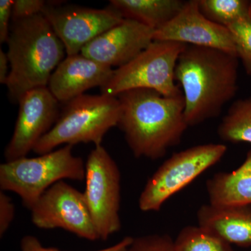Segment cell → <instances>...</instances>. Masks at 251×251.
Here are the masks:
<instances>
[{"label":"cell","instance_id":"obj_1","mask_svg":"<svg viewBox=\"0 0 251 251\" xmlns=\"http://www.w3.org/2000/svg\"><path fill=\"white\" fill-rule=\"evenodd\" d=\"M117 97L121 107L117 126L135 158L156 161L179 145L188 128L183 94L165 97L156 91L134 89Z\"/></svg>","mask_w":251,"mask_h":251},{"label":"cell","instance_id":"obj_2","mask_svg":"<svg viewBox=\"0 0 251 251\" xmlns=\"http://www.w3.org/2000/svg\"><path fill=\"white\" fill-rule=\"evenodd\" d=\"M239 66L237 54L201 46L185 48L176 63L175 80L184 96L188 127L219 117L234 99Z\"/></svg>","mask_w":251,"mask_h":251},{"label":"cell","instance_id":"obj_3","mask_svg":"<svg viewBox=\"0 0 251 251\" xmlns=\"http://www.w3.org/2000/svg\"><path fill=\"white\" fill-rule=\"evenodd\" d=\"M6 44L10 73L6 86L10 98L17 103L28 91L48 87L67 54L62 41L42 14L11 21Z\"/></svg>","mask_w":251,"mask_h":251},{"label":"cell","instance_id":"obj_4","mask_svg":"<svg viewBox=\"0 0 251 251\" xmlns=\"http://www.w3.org/2000/svg\"><path fill=\"white\" fill-rule=\"evenodd\" d=\"M64 104L55 125L33 150L37 154L50 152L62 145L99 146L120 121L121 107L116 97L84 94Z\"/></svg>","mask_w":251,"mask_h":251},{"label":"cell","instance_id":"obj_5","mask_svg":"<svg viewBox=\"0 0 251 251\" xmlns=\"http://www.w3.org/2000/svg\"><path fill=\"white\" fill-rule=\"evenodd\" d=\"M72 145H64L34 158L27 156L6 161L0 166L1 191L18 195L30 209L43 194L64 179H85V163L73 153Z\"/></svg>","mask_w":251,"mask_h":251},{"label":"cell","instance_id":"obj_6","mask_svg":"<svg viewBox=\"0 0 251 251\" xmlns=\"http://www.w3.org/2000/svg\"><path fill=\"white\" fill-rule=\"evenodd\" d=\"M187 45L153 41L133 60L114 70L111 78L100 88L101 94L117 97L126 91L148 89L165 97H177L182 91L175 83V69Z\"/></svg>","mask_w":251,"mask_h":251},{"label":"cell","instance_id":"obj_7","mask_svg":"<svg viewBox=\"0 0 251 251\" xmlns=\"http://www.w3.org/2000/svg\"><path fill=\"white\" fill-rule=\"evenodd\" d=\"M226 151L224 144L209 143L172 155L148 179L138 201L140 210H161L170 198L221 161Z\"/></svg>","mask_w":251,"mask_h":251},{"label":"cell","instance_id":"obj_8","mask_svg":"<svg viewBox=\"0 0 251 251\" xmlns=\"http://www.w3.org/2000/svg\"><path fill=\"white\" fill-rule=\"evenodd\" d=\"M83 194L99 239L107 240L122 228L121 173L102 145L87 156Z\"/></svg>","mask_w":251,"mask_h":251},{"label":"cell","instance_id":"obj_9","mask_svg":"<svg viewBox=\"0 0 251 251\" xmlns=\"http://www.w3.org/2000/svg\"><path fill=\"white\" fill-rule=\"evenodd\" d=\"M29 210L38 228H60L87 240L99 239L83 193L64 181L51 186Z\"/></svg>","mask_w":251,"mask_h":251},{"label":"cell","instance_id":"obj_10","mask_svg":"<svg viewBox=\"0 0 251 251\" xmlns=\"http://www.w3.org/2000/svg\"><path fill=\"white\" fill-rule=\"evenodd\" d=\"M42 14L62 41L67 56L81 53L91 41L125 19L111 6L93 9L48 2Z\"/></svg>","mask_w":251,"mask_h":251},{"label":"cell","instance_id":"obj_11","mask_svg":"<svg viewBox=\"0 0 251 251\" xmlns=\"http://www.w3.org/2000/svg\"><path fill=\"white\" fill-rule=\"evenodd\" d=\"M17 121L5 149L6 161L27 156L58 120L59 102L49 87H38L23 94L20 100Z\"/></svg>","mask_w":251,"mask_h":251},{"label":"cell","instance_id":"obj_12","mask_svg":"<svg viewBox=\"0 0 251 251\" xmlns=\"http://www.w3.org/2000/svg\"><path fill=\"white\" fill-rule=\"evenodd\" d=\"M153 41H175L237 54L231 31L207 19L199 9L198 0L185 1L179 14L154 31Z\"/></svg>","mask_w":251,"mask_h":251},{"label":"cell","instance_id":"obj_13","mask_svg":"<svg viewBox=\"0 0 251 251\" xmlns=\"http://www.w3.org/2000/svg\"><path fill=\"white\" fill-rule=\"evenodd\" d=\"M154 29L131 19L97 36L81 53L108 67L120 68L133 60L153 41Z\"/></svg>","mask_w":251,"mask_h":251},{"label":"cell","instance_id":"obj_14","mask_svg":"<svg viewBox=\"0 0 251 251\" xmlns=\"http://www.w3.org/2000/svg\"><path fill=\"white\" fill-rule=\"evenodd\" d=\"M113 72L82 53L67 56L51 75L48 87L59 103H66L90 89L104 87Z\"/></svg>","mask_w":251,"mask_h":251},{"label":"cell","instance_id":"obj_15","mask_svg":"<svg viewBox=\"0 0 251 251\" xmlns=\"http://www.w3.org/2000/svg\"><path fill=\"white\" fill-rule=\"evenodd\" d=\"M198 226L231 245L251 246V205L204 204L197 212Z\"/></svg>","mask_w":251,"mask_h":251},{"label":"cell","instance_id":"obj_16","mask_svg":"<svg viewBox=\"0 0 251 251\" xmlns=\"http://www.w3.org/2000/svg\"><path fill=\"white\" fill-rule=\"evenodd\" d=\"M206 188L211 205H251V149L237 169L216 173L206 181Z\"/></svg>","mask_w":251,"mask_h":251},{"label":"cell","instance_id":"obj_17","mask_svg":"<svg viewBox=\"0 0 251 251\" xmlns=\"http://www.w3.org/2000/svg\"><path fill=\"white\" fill-rule=\"evenodd\" d=\"M185 4L181 0H110V4L124 18L151 29L161 27L176 16Z\"/></svg>","mask_w":251,"mask_h":251},{"label":"cell","instance_id":"obj_18","mask_svg":"<svg viewBox=\"0 0 251 251\" xmlns=\"http://www.w3.org/2000/svg\"><path fill=\"white\" fill-rule=\"evenodd\" d=\"M217 133L224 142L251 144V97L231 105L218 126Z\"/></svg>","mask_w":251,"mask_h":251},{"label":"cell","instance_id":"obj_19","mask_svg":"<svg viewBox=\"0 0 251 251\" xmlns=\"http://www.w3.org/2000/svg\"><path fill=\"white\" fill-rule=\"evenodd\" d=\"M198 6L207 19L226 28L251 19V0H198Z\"/></svg>","mask_w":251,"mask_h":251},{"label":"cell","instance_id":"obj_20","mask_svg":"<svg viewBox=\"0 0 251 251\" xmlns=\"http://www.w3.org/2000/svg\"><path fill=\"white\" fill-rule=\"evenodd\" d=\"M175 251H234L232 245L199 226H188L174 240Z\"/></svg>","mask_w":251,"mask_h":251},{"label":"cell","instance_id":"obj_21","mask_svg":"<svg viewBox=\"0 0 251 251\" xmlns=\"http://www.w3.org/2000/svg\"><path fill=\"white\" fill-rule=\"evenodd\" d=\"M125 251H175L174 240L164 234L133 237L131 244Z\"/></svg>","mask_w":251,"mask_h":251},{"label":"cell","instance_id":"obj_22","mask_svg":"<svg viewBox=\"0 0 251 251\" xmlns=\"http://www.w3.org/2000/svg\"><path fill=\"white\" fill-rule=\"evenodd\" d=\"M133 237H126L120 242L106 249L94 251H125L133 241ZM21 251H63L54 248L44 247L37 238L27 235L23 238L21 242Z\"/></svg>","mask_w":251,"mask_h":251},{"label":"cell","instance_id":"obj_23","mask_svg":"<svg viewBox=\"0 0 251 251\" xmlns=\"http://www.w3.org/2000/svg\"><path fill=\"white\" fill-rule=\"evenodd\" d=\"M48 2L43 0H15L13 4L12 21L25 19L42 14Z\"/></svg>","mask_w":251,"mask_h":251},{"label":"cell","instance_id":"obj_24","mask_svg":"<svg viewBox=\"0 0 251 251\" xmlns=\"http://www.w3.org/2000/svg\"><path fill=\"white\" fill-rule=\"evenodd\" d=\"M16 215V208L11 197L0 192V237H4L11 227Z\"/></svg>","mask_w":251,"mask_h":251},{"label":"cell","instance_id":"obj_25","mask_svg":"<svg viewBox=\"0 0 251 251\" xmlns=\"http://www.w3.org/2000/svg\"><path fill=\"white\" fill-rule=\"evenodd\" d=\"M14 1L1 0L0 1V42L6 43L9 39L10 21H12V11Z\"/></svg>","mask_w":251,"mask_h":251},{"label":"cell","instance_id":"obj_26","mask_svg":"<svg viewBox=\"0 0 251 251\" xmlns=\"http://www.w3.org/2000/svg\"><path fill=\"white\" fill-rule=\"evenodd\" d=\"M9 60L7 54L0 49V83L6 85L10 70Z\"/></svg>","mask_w":251,"mask_h":251}]
</instances>
